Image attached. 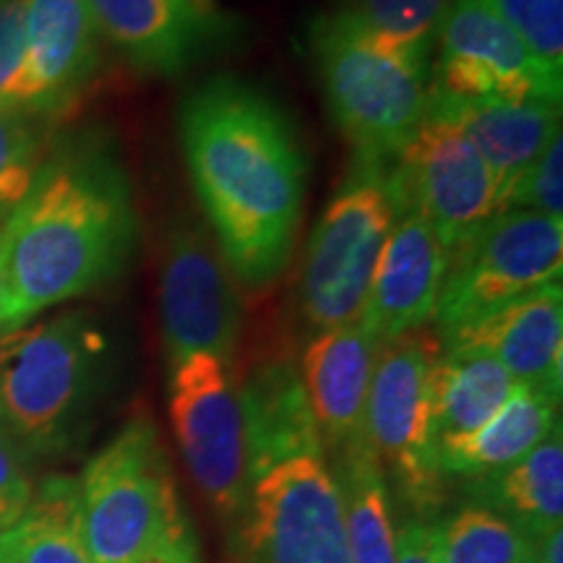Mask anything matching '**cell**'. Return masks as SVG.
<instances>
[{
	"mask_svg": "<svg viewBox=\"0 0 563 563\" xmlns=\"http://www.w3.org/2000/svg\"><path fill=\"white\" fill-rule=\"evenodd\" d=\"M441 342L426 329L386 342L373 363L365 441L384 473L389 470L399 496L418 514L443 501L446 477L435 464L431 420V373Z\"/></svg>",
	"mask_w": 563,
	"mask_h": 563,
	"instance_id": "cell-8",
	"label": "cell"
},
{
	"mask_svg": "<svg viewBox=\"0 0 563 563\" xmlns=\"http://www.w3.org/2000/svg\"><path fill=\"white\" fill-rule=\"evenodd\" d=\"M136 238L131 183L110 154L84 150L45 162L0 228V334L108 285L125 269Z\"/></svg>",
	"mask_w": 563,
	"mask_h": 563,
	"instance_id": "cell-2",
	"label": "cell"
},
{
	"mask_svg": "<svg viewBox=\"0 0 563 563\" xmlns=\"http://www.w3.org/2000/svg\"><path fill=\"white\" fill-rule=\"evenodd\" d=\"M394 217L389 165L355 159L302 253L298 311L311 332L321 334L361 319Z\"/></svg>",
	"mask_w": 563,
	"mask_h": 563,
	"instance_id": "cell-6",
	"label": "cell"
},
{
	"mask_svg": "<svg viewBox=\"0 0 563 563\" xmlns=\"http://www.w3.org/2000/svg\"><path fill=\"white\" fill-rule=\"evenodd\" d=\"M527 563H534V559H530V561H527Z\"/></svg>",
	"mask_w": 563,
	"mask_h": 563,
	"instance_id": "cell-36",
	"label": "cell"
},
{
	"mask_svg": "<svg viewBox=\"0 0 563 563\" xmlns=\"http://www.w3.org/2000/svg\"><path fill=\"white\" fill-rule=\"evenodd\" d=\"M79 514L91 563H141L186 522L157 428L131 420L79 481Z\"/></svg>",
	"mask_w": 563,
	"mask_h": 563,
	"instance_id": "cell-4",
	"label": "cell"
},
{
	"mask_svg": "<svg viewBox=\"0 0 563 563\" xmlns=\"http://www.w3.org/2000/svg\"><path fill=\"white\" fill-rule=\"evenodd\" d=\"M141 563H199V548L188 522L175 527Z\"/></svg>",
	"mask_w": 563,
	"mask_h": 563,
	"instance_id": "cell-34",
	"label": "cell"
},
{
	"mask_svg": "<svg viewBox=\"0 0 563 563\" xmlns=\"http://www.w3.org/2000/svg\"><path fill=\"white\" fill-rule=\"evenodd\" d=\"M207 3H211V0H207Z\"/></svg>",
	"mask_w": 563,
	"mask_h": 563,
	"instance_id": "cell-37",
	"label": "cell"
},
{
	"mask_svg": "<svg viewBox=\"0 0 563 563\" xmlns=\"http://www.w3.org/2000/svg\"><path fill=\"white\" fill-rule=\"evenodd\" d=\"M376 352L378 344L361 323L316 334L302 352L300 378L308 405L323 449L334 454L365 441V402Z\"/></svg>",
	"mask_w": 563,
	"mask_h": 563,
	"instance_id": "cell-18",
	"label": "cell"
},
{
	"mask_svg": "<svg viewBox=\"0 0 563 563\" xmlns=\"http://www.w3.org/2000/svg\"><path fill=\"white\" fill-rule=\"evenodd\" d=\"M394 209L415 211L454 251L498 214V186L481 154L452 121L428 112L389 165Z\"/></svg>",
	"mask_w": 563,
	"mask_h": 563,
	"instance_id": "cell-11",
	"label": "cell"
},
{
	"mask_svg": "<svg viewBox=\"0 0 563 563\" xmlns=\"http://www.w3.org/2000/svg\"><path fill=\"white\" fill-rule=\"evenodd\" d=\"M0 563H91L81 532L79 485L53 477L0 532Z\"/></svg>",
	"mask_w": 563,
	"mask_h": 563,
	"instance_id": "cell-25",
	"label": "cell"
},
{
	"mask_svg": "<svg viewBox=\"0 0 563 563\" xmlns=\"http://www.w3.org/2000/svg\"><path fill=\"white\" fill-rule=\"evenodd\" d=\"M522 209L563 220V139L555 136L548 150L519 175L504 196L501 211Z\"/></svg>",
	"mask_w": 563,
	"mask_h": 563,
	"instance_id": "cell-30",
	"label": "cell"
},
{
	"mask_svg": "<svg viewBox=\"0 0 563 563\" xmlns=\"http://www.w3.org/2000/svg\"><path fill=\"white\" fill-rule=\"evenodd\" d=\"M439 563H527L532 538L511 519L467 504L443 525H433Z\"/></svg>",
	"mask_w": 563,
	"mask_h": 563,
	"instance_id": "cell-26",
	"label": "cell"
},
{
	"mask_svg": "<svg viewBox=\"0 0 563 563\" xmlns=\"http://www.w3.org/2000/svg\"><path fill=\"white\" fill-rule=\"evenodd\" d=\"M24 53V0H0V108H16Z\"/></svg>",
	"mask_w": 563,
	"mask_h": 563,
	"instance_id": "cell-31",
	"label": "cell"
},
{
	"mask_svg": "<svg viewBox=\"0 0 563 563\" xmlns=\"http://www.w3.org/2000/svg\"><path fill=\"white\" fill-rule=\"evenodd\" d=\"M449 0H344L340 11L397 47H431Z\"/></svg>",
	"mask_w": 563,
	"mask_h": 563,
	"instance_id": "cell-27",
	"label": "cell"
},
{
	"mask_svg": "<svg viewBox=\"0 0 563 563\" xmlns=\"http://www.w3.org/2000/svg\"><path fill=\"white\" fill-rule=\"evenodd\" d=\"M559 402L551 394L517 384L498 412L475 433L435 446L439 473L475 481L519 462L559 426Z\"/></svg>",
	"mask_w": 563,
	"mask_h": 563,
	"instance_id": "cell-21",
	"label": "cell"
},
{
	"mask_svg": "<svg viewBox=\"0 0 563 563\" xmlns=\"http://www.w3.org/2000/svg\"><path fill=\"white\" fill-rule=\"evenodd\" d=\"M0 300H3V249H0Z\"/></svg>",
	"mask_w": 563,
	"mask_h": 563,
	"instance_id": "cell-35",
	"label": "cell"
},
{
	"mask_svg": "<svg viewBox=\"0 0 563 563\" xmlns=\"http://www.w3.org/2000/svg\"><path fill=\"white\" fill-rule=\"evenodd\" d=\"M332 477L340 493L352 563H397L391 498L386 473L368 441L334 454Z\"/></svg>",
	"mask_w": 563,
	"mask_h": 563,
	"instance_id": "cell-24",
	"label": "cell"
},
{
	"mask_svg": "<svg viewBox=\"0 0 563 563\" xmlns=\"http://www.w3.org/2000/svg\"><path fill=\"white\" fill-rule=\"evenodd\" d=\"M194 191L232 277L264 290L285 272L298 235L308 159L285 110L238 79L196 87L178 110Z\"/></svg>",
	"mask_w": 563,
	"mask_h": 563,
	"instance_id": "cell-1",
	"label": "cell"
},
{
	"mask_svg": "<svg viewBox=\"0 0 563 563\" xmlns=\"http://www.w3.org/2000/svg\"><path fill=\"white\" fill-rule=\"evenodd\" d=\"M45 165V139L32 112L0 108V217H9L30 194Z\"/></svg>",
	"mask_w": 563,
	"mask_h": 563,
	"instance_id": "cell-28",
	"label": "cell"
},
{
	"mask_svg": "<svg viewBox=\"0 0 563 563\" xmlns=\"http://www.w3.org/2000/svg\"><path fill=\"white\" fill-rule=\"evenodd\" d=\"M439 63L431 91L449 100L561 104L563 81L534 60L527 45L485 0H452L439 21Z\"/></svg>",
	"mask_w": 563,
	"mask_h": 563,
	"instance_id": "cell-13",
	"label": "cell"
},
{
	"mask_svg": "<svg viewBox=\"0 0 563 563\" xmlns=\"http://www.w3.org/2000/svg\"><path fill=\"white\" fill-rule=\"evenodd\" d=\"M243 514L251 563H352L340 493L323 456L274 464L251 483Z\"/></svg>",
	"mask_w": 563,
	"mask_h": 563,
	"instance_id": "cell-12",
	"label": "cell"
},
{
	"mask_svg": "<svg viewBox=\"0 0 563 563\" xmlns=\"http://www.w3.org/2000/svg\"><path fill=\"white\" fill-rule=\"evenodd\" d=\"M397 563H439L435 559V532L433 525L422 519H410L397 530V543H394Z\"/></svg>",
	"mask_w": 563,
	"mask_h": 563,
	"instance_id": "cell-33",
	"label": "cell"
},
{
	"mask_svg": "<svg viewBox=\"0 0 563 563\" xmlns=\"http://www.w3.org/2000/svg\"><path fill=\"white\" fill-rule=\"evenodd\" d=\"M467 493L477 506L517 522L530 538L561 527L563 517V439L561 422L543 443L498 473L470 481Z\"/></svg>",
	"mask_w": 563,
	"mask_h": 563,
	"instance_id": "cell-23",
	"label": "cell"
},
{
	"mask_svg": "<svg viewBox=\"0 0 563 563\" xmlns=\"http://www.w3.org/2000/svg\"><path fill=\"white\" fill-rule=\"evenodd\" d=\"M170 420L183 462L217 514L235 517L249 501L241 394L228 363L209 352L183 357L170 373Z\"/></svg>",
	"mask_w": 563,
	"mask_h": 563,
	"instance_id": "cell-10",
	"label": "cell"
},
{
	"mask_svg": "<svg viewBox=\"0 0 563 563\" xmlns=\"http://www.w3.org/2000/svg\"><path fill=\"white\" fill-rule=\"evenodd\" d=\"M24 34L16 110H58L87 87L100 63V32L87 0H24Z\"/></svg>",
	"mask_w": 563,
	"mask_h": 563,
	"instance_id": "cell-16",
	"label": "cell"
},
{
	"mask_svg": "<svg viewBox=\"0 0 563 563\" xmlns=\"http://www.w3.org/2000/svg\"><path fill=\"white\" fill-rule=\"evenodd\" d=\"M553 79L563 81V0H485Z\"/></svg>",
	"mask_w": 563,
	"mask_h": 563,
	"instance_id": "cell-29",
	"label": "cell"
},
{
	"mask_svg": "<svg viewBox=\"0 0 563 563\" xmlns=\"http://www.w3.org/2000/svg\"><path fill=\"white\" fill-rule=\"evenodd\" d=\"M241 394L249 488L258 475L292 456H323L300 368L290 361H269L245 378Z\"/></svg>",
	"mask_w": 563,
	"mask_h": 563,
	"instance_id": "cell-20",
	"label": "cell"
},
{
	"mask_svg": "<svg viewBox=\"0 0 563 563\" xmlns=\"http://www.w3.org/2000/svg\"><path fill=\"white\" fill-rule=\"evenodd\" d=\"M428 112L452 121L481 154L498 186V211L527 167L561 136V104L449 100L431 91Z\"/></svg>",
	"mask_w": 563,
	"mask_h": 563,
	"instance_id": "cell-19",
	"label": "cell"
},
{
	"mask_svg": "<svg viewBox=\"0 0 563 563\" xmlns=\"http://www.w3.org/2000/svg\"><path fill=\"white\" fill-rule=\"evenodd\" d=\"M34 488L24 470L19 443L0 428V532L16 522L32 504Z\"/></svg>",
	"mask_w": 563,
	"mask_h": 563,
	"instance_id": "cell-32",
	"label": "cell"
},
{
	"mask_svg": "<svg viewBox=\"0 0 563 563\" xmlns=\"http://www.w3.org/2000/svg\"><path fill=\"white\" fill-rule=\"evenodd\" d=\"M157 300L170 363L196 352L230 363L243 332L241 292L214 235L191 217L173 220L162 238Z\"/></svg>",
	"mask_w": 563,
	"mask_h": 563,
	"instance_id": "cell-9",
	"label": "cell"
},
{
	"mask_svg": "<svg viewBox=\"0 0 563 563\" xmlns=\"http://www.w3.org/2000/svg\"><path fill=\"white\" fill-rule=\"evenodd\" d=\"M323 100L357 162L391 165L426 121L431 47H397L373 37L344 11L311 30Z\"/></svg>",
	"mask_w": 563,
	"mask_h": 563,
	"instance_id": "cell-3",
	"label": "cell"
},
{
	"mask_svg": "<svg viewBox=\"0 0 563 563\" xmlns=\"http://www.w3.org/2000/svg\"><path fill=\"white\" fill-rule=\"evenodd\" d=\"M446 264L449 251L431 224L415 211H397L357 319L363 332L382 347L426 329L439 306Z\"/></svg>",
	"mask_w": 563,
	"mask_h": 563,
	"instance_id": "cell-15",
	"label": "cell"
},
{
	"mask_svg": "<svg viewBox=\"0 0 563 563\" xmlns=\"http://www.w3.org/2000/svg\"><path fill=\"white\" fill-rule=\"evenodd\" d=\"M514 378L490 352L449 344L431 373V420L435 446L475 433L514 391Z\"/></svg>",
	"mask_w": 563,
	"mask_h": 563,
	"instance_id": "cell-22",
	"label": "cell"
},
{
	"mask_svg": "<svg viewBox=\"0 0 563 563\" xmlns=\"http://www.w3.org/2000/svg\"><path fill=\"white\" fill-rule=\"evenodd\" d=\"M91 21L141 74L178 76L222 45L232 24L207 0H87Z\"/></svg>",
	"mask_w": 563,
	"mask_h": 563,
	"instance_id": "cell-14",
	"label": "cell"
},
{
	"mask_svg": "<svg viewBox=\"0 0 563 563\" xmlns=\"http://www.w3.org/2000/svg\"><path fill=\"white\" fill-rule=\"evenodd\" d=\"M563 220L506 209L449 251L435 306L441 340L506 302L561 282Z\"/></svg>",
	"mask_w": 563,
	"mask_h": 563,
	"instance_id": "cell-7",
	"label": "cell"
},
{
	"mask_svg": "<svg viewBox=\"0 0 563 563\" xmlns=\"http://www.w3.org/2000/svg\"><path fill=\"white\" fill-rule=\"evenodd\" d=\"M104 342L84 313L0 334V428L30 452L68 439L95 386Z\"/></svg>",
	"mask_w": 563,
	"mask_h": 563,
	"instance_id": "cell-5",
	"label": "cell"
},
{
	"mask_svg": "<svg viewBox=\"0 0 563 563\" xmlns=\"http://www.w3.org/2000/svg\"><path fill=\"white\" fill-rule=\"evenodd\" d=\"M467 344L490 352L514 384L532 386L561 399L563 378V287H540L506 302L483 319L443 336L441 347Z\"/></svg>",
	"mask_w": 563,
	"mask_h": 563,
	"instance_id": "cell-17",
	"label": "cell"
}]
</instances>
